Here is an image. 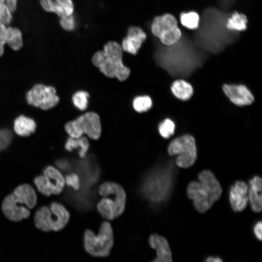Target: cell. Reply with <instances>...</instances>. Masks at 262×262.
I'll return each instance as SVG.
<instances>
[{"label":"cell","mask_w":262,"mask_h":262,"mask_svg":"<svg viewBox=\"0 0 262 262\" xmlns=\"http://www.w3.org/2000/svg\"><path fill=\"white\" fill-rule=\"evenodd\" d=\"M33 182L38 191L47 196L59 195L66 185L62 173L52 165L46 166L43 174L34 179Z\"/></svg>","instance_id":"obj_13"},{"label":"cell","mask_w":262,"mask_h":262,"mask_svg":"<svg viewBox=\"0 0 262 262\" xmlns=\"http://www.w3.org/2000/svg\"><path fill=\"white\" fill-rule=\"evenodd\" d=\"M169 155L177 156L175 163L180 167L187 168L192 166L197 158V149L194 138L189 134L178 137L169 144Z\"/></svg>","instance_id":"obj_11"},{"label":"cell","mask_w":262,"mask_h":262,"mask_svg":"<svg viewBox=\"0 0 262 262\" xmlns=\"http://www.w3.org/2000/svg\"><path fill=\"white\" fill-rule=\"evenodd\" d=\"M6 28L4 24L0 23V56L4 52V46L6 43Z\"/></svg>","instance_id":"obj_34"},{"label":"cell","mask_w":262,"mask_h":262,"mask_svg":"<svg viewBox=\"0 0 262 262\" xmlns=\"http://www.w3.org/2000/svg\"><path fill=\"white\" fill-rule=\"evenodd\" d=\"M147 182L148 197L155 203L168 199L174 185L176 171L173 161H169L156 167L151 172Z\"/></svg>","instance_id":"obj_7"},{"label":"cell","mask_w":262,"mask_h":262,"mask_svg":"<svg viewBox=\"0 0 262 262\" xmlns=\"http://www.w3.org/2000/svg\"><path fill=\"white\" fill-rule=\"evenodd\" d=\"M151 30L153 34L165 46L174 44L181 37V33L177 20L170 14L154 17L151 23Z\"/></svg>","instance_id":"obj_12"},{"label":"cell","mask_w":262,"mask_h":262,"mask_svg":"<svg viewBox=\"0 0 262 262\" xmlns=\"http://www.w3.org/2000/svg\"><path fill=\"white\" fill-rule=\"evenodd\" d=\"M6 43L14 50L20 49L23 45L22 33L20 31L15 27L6 28Z\"/></svg>","instance_id":"obj_23"},{"label":"cell","mask_w":262,"mask_h":262,"mask_svg":"<svg viewBox=\"0 0 262 262\" xmlns=\"http://www.w3.org/2000/svg\"><path fill=\"white\" fill-rule=\"evenodd\" d=\"M248 201L247 185L244 181H236L229 190V201L232 210L235 212H242Z\"/></svg>","instance_id":"obj_15"},{"label":"cell","mask_w":262,"mask_h":262,"mask_svg":"<svg viewBox=\"0 0 262 262\" xmlns=\"http://www.w3.org/2000/svg\"><path fill=\"white\" fill-rule=\"evenodd\" d=\"M223 90L229 99L238 106H245L251 104L254 101V97L251 92L242 84H228L223 86Z\"/></svg>","instance_id":"obj_16"},{"label":"cell","mask_w":262,"mask_h":262,"mask_svg":"<svg viewBox=\"0 0 262 262\" xmlns=\"http://www.w3.org/2000/svg\"><path fill=\"white\" fill-rule=\"evenodd\" d=\"M26 98L29 105L43 110L53 108L60 100L54 87L41 83L35 84L26 93Z\"/></svg>","instance_id":"obj_14"},{"label":"cell","mask_w":262,"mask_h":262,"mask_svg":"<svg viewBox=\"0 0 262 262\" xmlns=\"http://www.w3.org/2000/svg\"><path fill=\"white\" fill-rule=\"evenodd\" d=\"M157 64L174 77L189 76L202 65L203 55L186 37L170 46H162L155 54Z\"/></svg>","instance_id":"obj_1"},{"label":"cell","mask_w":262,"mask_h":262,"mask_svg":"<svg viewBox=\"0 0 262 262\" xmlns=\"http://www.w3.org/2000/svg\"><path fill=\"white\" fill-rule=\"evenodd\" d=\"M205 261L206 262H221L223 260L219 257L209 256L206 258Z\"/></svg>","instance_id":"obj_37"},{"label":"cell","mask_w":262,"mask_h":262,"mask_svg":"<svg viewBox=\"0 0 262 262\" xmlns=\"http://www.w3.org/2000/svg\"><path fill=\"white\" fill-rule=\"evenodd\" d=\"M262 221H258L253 227V232L256 238L261 241L262 239Z\"/></svg>","instance_id":"obj_35"},{"label":"cell","mask_w":262,"mask_h":262,"mask_svg":"<svg viewBox=\"0 0 262 262\" xmlns=\"http://www.w3.org/2000/svg\"><path fill=\"white\" fill-rule=\"evenodd\" d=\"M98 193L102 197L96 208L103 218L110 221L122 214L126 208L127 195L121 185L111 181L103 182L99 186Z\"/></svg>","instance_id":"obj_6"},{"label":"cell","mask_w":262,"mask_h":262,"mask_svg":"<svg viewBox=\"0 0 262 262\" xmlns=\"http://www.w3.org/2000/svg\"><path fill=\"white\" fill-rule=\"evenodd\" d=\"M12 139V133L8 129H0V151L6 149Z\"/></svg>","instance_id":"obj_30"},{"label":"cell","mask_w":262,"mask_h":262,"mask_svg":"<svg viewBox=\"0 0 262 262\" xmlns=\"http://www.w3.org/2000/svg\"><path fill=\"white\" fill-rule=\"evenodd\" d=\"M180 21L181 24L187 28L196 29L199 26V16L195 12L183 13L180 15Z\"/></svg>","instance_id":"obj_27"},{"label":"cell","mask_w":262,"mask_h":262,"mask_svg":"<svg viewBox=\"0 0 262 262\" xmlns=\"http://www.w3.org/2000/svg\"><path fill=\"white\" fill-rule=\"evenodd\" d=\"M37 197L36 192L29 184H20L3 199L1 211L10 221L20 222L27 219L31 210L36 205Z\"/></svg>","instance_id":"obj_4"},{"label":"cell","mask_w":262,"mask_h":262,"mask_svg":"<svg viewBox=\"0 0 262 262\" xmlns=\"http://www.w3.org/2000/svg\"><path fill=\"white\" fill-rule=\"evenodd\" d=\"M152 106L151 98L147 95L138 96L132 101V107L138 113H142L148 111Z\"/></svg>","instance_id":"obj_25"},{"label":"cell","mask_w":262,"mask_h":262,"mask_svg":"<svg viewBox=\"0 0 262 262\" xmlns=\"http://www.w3.org/2000/svg\"><path fill=\"white\" fill-rule=\"evenodd\" d=\"M147 37L146 34L142 29L131 26L128 30L127 35L122 41V50L132 55L137 53L143 42Z\"/></svg>","instance_id":"obj_18"},{"label":"cell","mask_w":262,"mask_h":262,"mask_svg":"<svg viewBox=\"0 0 262 262\" xmlns=\"http://www.w3.org/2000/svg\"><path fill=\"white\" fill-rule=\"evenodd\" d=\"M6 0H0V3H5Z\"/></svg>","instance_id":"obj_38"},{"label":"cell","mask_w":262,"mask_h":262,"mask_svg":"<svg viewBox=\"0 0 262 262\" xmlns=\"http://www.w3.org/2000/svg\"><path fill=\"white\" fill-rule=\"evenodd\" d=\"M262 180L259 176H254L249 181L248 195L251 208L256 213H260L262 202Z\"/></svg>","instance_id":"obj_19"},{"label":"cell","mask_w":262,"mask_h":262,"mask_svg":"<svg viewBox=\"0 0 262 262\" xmlns=\"http://www.w3.org/2000/svg\"><path fill=\"white\" fill-rule=\"evenodd\" d=\"M83 247L89 255L99 258L106 257L110 254L114 243L113 228L108 221H103L97 234L86 229L83 236Z\"/></svg>","instance_id":"obj_9"},{"label":"cell","mask_w":262,"mask_h":262,"mask_svg":"<svg viewBox=\"0 0 262 262\" xmlns=\"http://www.w3.org/2000/svg\"><path fill=\"white\" fill-rule=\"evenodd\" d=\"M60 24L64 30L68 31L73 30L76 27L75 19L72 15L61 17Z\"/></svg>","instance_id":"obj_32"},{"label":"cell","mask_w":262,"mask_h":262,"mask_svg":"<svg viewBox=\"0 0 262 262\" xmlns=\"http://www.w3.org/2000/svg\"><path fill=\"white\" fill-rule=\"evenodd\" d=\"M70 213L62 204L53 202L49 206L40 207L34 216L35 227L44 232L59 231L68 224Z\"/></svg>","instance_id":"obj_8"},{"label":"cell","mask_w":262,"mask_h":262,"mask_svg":"<svg viewBox=\"0 0 262 262\" xmlns=\"http://www.w3.org/2000/svg\"><path fill=\"white\" fill-rule=\"evenodd\" d=\"M35 121L24 115L17 116L14 122V130L19 136L27 137L33 134L36 129Z\"/></svg>","instance_id":"obj_20"},{"label":"cell","mask_w":262,"mask_h":262,"mask_svg":"<svg viewBox=\"0 0 262 262\" xmlns=\"http://www.w3.org/2000/svg\"><path fill=\"white\" fill-rule=\"evenodd\" d=\"M228 16L215 8H209L203 13L200 26L195 35V42L200 48L218 53L236 37L226 27Z\"/></svg>","instance_id":"obj_2"},{"label":"cell","mask_w":262,"mask_h":262,"mask_svg":"<svg viewBox=\"0 0 262 262\" xmlns=\"http://www.w3.org/2000/svg\"><path fill=\"white\" fill-rule=\"evenodd\" d=\"M247 19L246 16L237 12L231 14L226 21L227 29L233 32L242 31L246 28Z\"/></svg>","instance_id":"obj_24"},{"label":"cell","mask_w":262,"mask_h":262,"mask_svg":"<svg viewBox=\"0 0 262 262\" xmlns=\"http://www.w3.org/2000/svg\"><path fill=\"white\" fill-rule=\"evenodd\" d=\"M40 3L46 11L54 13L60 17L67 16L64 9L54 0H40Z\"/></svg>","instance_id":"obj_28"},{"label":"cell","mask_w":262,"mask_h":262,"mask_svg":"<svg viewBox=\"0 0 262 262\" xmlns=\"http://www.w3.org/2000/svg\"><path fill=\"white\" fill-rule=\"evenodd\" d=\"M148 243L150 247L155 250L156 257L154 262H172V256L171 249L166 239L157 233L149 235Z\"/></svg>","instance_id":"obj_17"},{"label":"cell","mask_w":262,"mask_h":262,"mask_svg":"<svg viewBox=\"0 0 262 262\" xmlns=\"http://www.w3.org/2000/svg\"><path fill=\"white\" fill-rule=\"evenodd\" d=\"M122 57L121 46L115 41H109L104 46L103 50L94 54L92 62L105 76L124 81L129 77L130 69L124 65Z\"/></svg>","instance_id":"obj_5"},{"label":"cell","mask_w":262,"mask_h":262,"mask_svg":"<svg viewBox=\"0 0 262 262\" xmlns=\"http://www.w3.org/2000/svg\"><path fill=\"white\" fill-rule=\"evenodd\" d=\"M6 2L11 12H14L16 9L17 0H6Z\"/></svg>","instance_id":"obj_36"},{"label":"cell","mask_w":262,"mask_h":262,"mask_svg":"<svg viewBox=\"0 0 262 262\" xmlns=\"http://www.w3.org/2000/svg\"><path fill=\"white\" fill-rule=\"evenodd\" d=\"M175 125L174 122L169 118L164 119L158 126L160 135L164 138H168L174 132Z\"/></svg>","instance_id":"obj_29"},{"label":"cell","mask_w":262,"mask_h":262,"mask_svg":"<svg viewBox=\"0 0 262 262\" xmlns=\"http://www.w3.org/2000/svg\"><path fill=\"white\" fill-rule=\"evenodd\" d=\"M197 178L198 181L192 180L188 183L186 193L188 198L193 201L196 210L204 213L219 199L222 189L211 170H202L198 174Z\"/></svg>","instance_id":"obj_3"},{"label":"cell","mask_w":262,"mask_h":262,"mask_svg":"<svg viewBox=\"0 0 262 262\" xmlns=\"http://www.w3.org/2000/svg\"><path fill=\"white\" fill-rule=\"evenodd\" d=\"M173 94L178 99L187 100L191 98L193 93L192 86L183 80L174 82L171 86Z\"/></svg>","instance_id":"obj_22"},{"label":"cell","mask_w":262,"mask_h":262,"mask_svg":"<svg viewBox=\"0 0 262 262\" xmlns=\"http://www.w3.org/2000/svg\"><path fill=\"white\" fill-rule=\"evenodd\" d=\"M65 148L67 151L77 149L78 154L82 159L85 158L89 148V143L86 137L74 138L69 137L65 143Z\"/></svg>","instance_id":"obj_21"},{"label":"cell","mask_w":262,"mask_h":262,"mask_svg":"<svg viewBox=\"0 0 262 262\" xmlns=\"http://www.w3.org/2000/svg\"><path fill=\"white\" fill-rule=\"evenodd\" d=\"M89 98V95L86 91L80 90L73 95L72 97V103L78 110L84 111L88 107Z\"/></svg>","instance_id":"obj_26"},{"label":"cell","mask_w":262,"mask_h":262,"mask_svg":"<svg viewBox=\"0 0 262 262\" xmlns=\"http://www.w3.org/2000/svg\"><path fill=\"white\" fill-rule=\"evenodd\" d=\"M65 177V184L71 187L75 191L80 189L81 180L80 177L76 173H71L67 174Z\"/></svg>","instance_id":"obj_31"},{"label":"cell","mask_w":262,"mask_h":262,"mask_svg":"<svg viewBox=\"0 0 262 262\" xmlns=\"http://www.w3.org/2000/svg\"><path fill=\"white\" fill-rule=\"evenodd\" d=\"M65 10L66 16H71L74 12V5L72 0H54Z\"/></svg>","instance_id":"obj_33"},{"label":"cell","mask_w":262,"mask_h":262,"mask_svg":"<svg viewBox=\"0 0 262 262\" xmlns=\"http://www.w3.org/2000/svg\"><path fill=\"white\" fill-rule=\"evenodd\" d=\"M65 130L71 137L77 138L85 134L91 139H98L101 133L99 116L95 112H86L67 122L65 125Z\"/></svg>","instance_id":"obj_10"}]
</instances>
